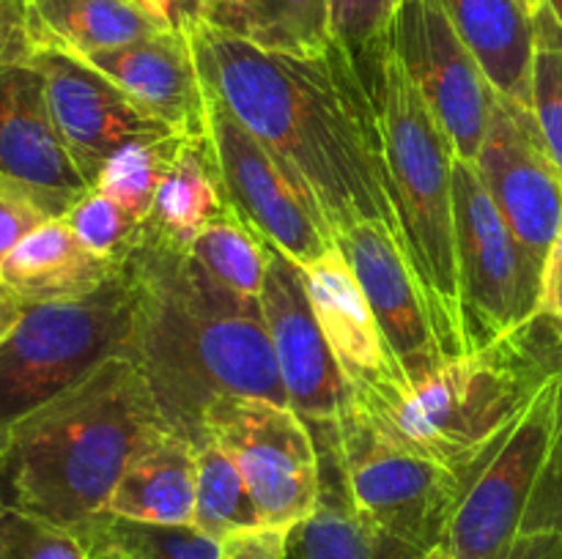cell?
Instances as JSON below:
<instances>
[{
    "label": "cell",
    "mask_w": 562,
    "mask_h": 559,
    "mask_svg": "<svg viewBox=\"0 0 562 559\" xmlns=\"http://www.w3.org/2000/svg\"><path fill=\"white\" fill-rule=\"evenodd\" d=\"M497 559H562V529L521 532Z\"/></svg>",
    "instance_id": "cell-40"
},
{
    "label": "cell",
    "mask_w": 562,
    "mask_h": 559,
    "mask_svg": "<svg viewBox=\"0 0 562 559\" xmlns=\"http://www.w3.org/2000/svg\"><path fill=\"white\" fill-rule=\"evenodd\" d=\"M47 219L53 217L31 192L0 175V266L25 236Z\"/></svg>",
    "instance_id": "cell-35"
},
{
    "label": "cell",
    "mask_w": 562,
    "mask_h": 559,
    "mask_svg": "<svg viewBox=\"0 0 562 559\" xmlns=\"http://www.w3.org/2000/svg\"><path fill=\"white\" fill-rule=\"evenodd\" d=\"M44 77L49 113L88 184H97L102 164L132 140L179 137L143 113L115 82L75 55L38 49L31 55Z\"/></svg>",
    "instance_id": "cell-15"
},
{
    "label": "cell",
    "mask_w": 562,
    "mask_h": 559,
    "mask_svg": "<svg viewBox=\"0 0 562 559\" xmlns=\"http://www.w3.org/2000/svg\"><path fill=\"white\" fill-rule=\"evenodd\" d=\"M22 312H25V301H22L14 290H9L3 283H0V343L14 332Z\"/></svg>",
    "instance_id": "cell-42"
},
{
    "label": "cell",
    "mask_w": 562,
    "mask_h": 559,
    "mask_svg": "<svg viewBox=\"0 0 562 559\" xmlns=\"http://www.w3.org/2000/svg\"><path fill=\"white\" fill-rule=\"evenodd\" d=\"M25 31L33 53L82 55L168 31L126 0H25Z\"/></svg>",
    "instance_id": "cell-23"
},
{
    "label": "cell",
    "mask_w": 562,
    "mask_h": 559,
    "mask_svg": "<svg viewBox=\"0 0 562 559\" xmlns=\"http://www.w3.org/2000/svg\"><path fill=\"white\" fill-rule=\"evenodd\" d=\"M547 480L552 486L562 488V365L558 370V409H554V444H552V458H549Z\"/></svg>",
    "instance_id": "cell-41"
},
{
    "label": "cell",
    "mask_w": 562,
    "mask_h": 559,
    "mask_svg": "<svg viewBox=\"0 0 562 559\" xmlns=\"http://www.w3.org/2000/svg\"><path fill=\"white\" fill-rule=\"evenodd\" d=\"M0 493H3V477H0Z\"/></svg>",
    "instance_id": "cell-47"
},
{
    "label": "cell",
    "mask_w": 562,
    "mask_h": 559,
    "mask_svg": "<svg viewBox=\"0 0 562 559\" xmlns=\"http://www.w3.org/2000/svg\"><path fill=\"white\" fill-rule=\"evenodd\" d=\"M0 559H93L80 535L16 507L0 493Z\"/></svg>",
    "instance_id": "cell-34"
},
{
    "label": "cell",
    "mask_w": 562,
    "mask_h": 559,
    "mask_svg": "<svg viewBox=\"0 0 562 559\" xmlns=\"http://www.w3.org/2000/svg\"><path fill=\"white\" fill-rule=\"evenodd\" d=\"M373 104L395 239L426 299L439 349L448 360H456L470 354L456 272L453 168L459 157L445 126L393 53V44Z\"/></svg>",
    "instance_id": "cell-4"
},
{
    "label": "cell",
    "mask_w": 562,
    "mask_h": 559,
    "mask_svg": "<svg viewBox=\"0 0 562 559\" xmlns=\"http://www.w3.org/2000/svg\"><path fill=\"white\" fill-rule=\"evenodd\" d=\"M80 60L179 137H206V91L187 31H159L124 47L82 55Z\"/></svg>",
    "instance_id": "cell-18"
},
{
    "label": "cell",
    "mask_w": 562,
    "mask_h": 559,
    "mask_svg": "<svg viewBox=\"0 0 562 559\" xmlns=\"http://www.w3.org/2000/svg\"><path fill=\"white\" fill-rule=\"evenodd\" d=\"M472 164L516 239L547 266L562 236V173L532 110L494 93L486 140Z\"/></svg>",
    "instance_id": "cell-13"
},
{
    "label": "cell",
    "mask_w": 562,
    "mask_h": 559,
    "mask_svg": "<svg viewBox=\"0 0 562 559\" xmlns=\"http://www.w3.org/2000/svg\"><path fill=\"white\" fill-rule=\"evenodd\" d=\"M338 471V466H335ZM423 554L362 518L346 493L344 477L324 486L311 518L289 529L285 559H420Z\"/></svg>",
    "instance_id": "cell-26"
},
{
    "label": "cell",
    "mask_w": 562,
    "mask_h": 559,
    "mask_svg": "<svg viewBox=\"0 0 562 559\" xmlns=\"http://www.w3.org/2000/svg\"><path fill=\"white\" fill-rule=\"evenodd\" d=\"M192 526L220 543L236 532L263 526L239 466L212 438H203L195 447V521Z\"/></svg>",
    "instance_id": "cell-27"
},
{
    "label": "cell",
    "mask_w": 562,
    "mask_h": 559,
    "mask_svg": "<svg viewBox=\"0 0 562 559\" xmlns=\"http://www.w3.org/2000/svg\"><path fill=\"white\" fill-rule=\"evenodd\" d=\"M187 137H159V140H132L121 146L97 175V190L113 197L137 225L151 217L159 184Z\"/></svg>",
    "instance_id": "cell-31"
},
{
    "label": "cell",
    "mask_w": 562,
    "mask_h": 559,
    "mask_svg": "<svg viewBox=\"0 0 562 559\" xmlns=\"http://www.w3.org/2000/svg\"><path fill=\"white\" fill-rule=\"evenodd\" d=\"M494 91L530 107L536 16L521 0H442Z\"/></svg>",
    "instance_id": "cell-22"
},
{
    "label": "cell",
    "mask_w": 562,
    "mask_h": 559,
    "mask_svg": "<svg viewBox=\"0 0 562 559\" xmlns=\"http://www.w3.org/2000/svg\"><path fill=\"white\" fill-rule=\"evenodd\" d=\"M530 110L562 173V22L549 3L536 14Z\"/></svg>",
    "instance_id": "cell-32"
},
{
    "label": "cell",
    "mask_w": 562,
    "mask_h": 559,
    "mask_svg": "<svg viewBox=\"0 0 562 559\" xmlns=\"http://www.w3.org/2000/svg\"><path fill=\"white\" fill-rule=\"evenodd\" d=\"M536 323L549 334L554 351L562 356V236L552 247L543 266L541 305H538Z\"/></svg>",
    "instance_id": "cell-36"
},
{
    "label": "cell",
    "mask_w": 562,
    "mask_h": 559,
    "mask_svg": "<svg viewBox=\"0 0 562 559\" xmlns=\"http://www.w3.org/2000/svg\"><path fill=\"white\" fill-rule=\"evenodd\" d=\"M187 33L203 85L302 175L335 236L357 223L395 233L376 104L338 47L316 58L263 53L201 20Z\"/></svg>",
    "instance_id": "cell-1"
},
{
    "label": "cell",
    "mask_w": 562,
    "mask_h": 559,
    "mask_svg": "<svg viewBox=\"0 0 562 559\" xmlns=\"http://www.w3.org/2000/svg\"><path fill=\"white\" fill-rule=\"evenodd\" d=\"M64 223L88 252L108 263H124L140 233V225L97 186H91L80 201L71 203L69 212L64 214Z\"/></svg>",
    "instance_id": "cell-33"
},
{
    "label": "cell",
    "mask_w": 562,
    "mask_h": 559,
    "mask_svg": "<svg viewBox=\"0 0 562 559\" xmlns=\"http://www.w3.org/2000/svg\"><path fill=\"white\" fill-rule=\"evenodd\" d=\"M547 3H549V9L554 11V16L562 22V0H547Z\"/></svg>",
    "instance_id": "cell-45"
},
{
    "label": "cell",
    "mask_w": 562,
    "mask_h": 559,
    "mask_svg": "<svg viewBox=\"0 0 562 559\" xmlns=\"http://www.w3.org/2000/svg\"><path fill=\"white\" fill-rule=\"evenodd\" d=\"M203 438L239 466L263 526L294 529L322 499V458L291 406L223 395L203 409Z\"/></svg>",
    "instance_id": "cell-9"
},
{
    "label": "cell",
    "mask_w": 562,
    "mask_h": 559,
    "mask_svg": "<svg viewBox=\"0 0 562 559\" xmlns=\"http://www.w3.org/2000/svg\"><path fill=\"white\" fill-rule=\"evenodd\" d=\"M420 559H453V557H450V554L445 551L442 546H437V548H431V551H428V554H423Z\"/></svg>",
    "instance_id": "cell-43"
},
{
    "label": "cell",
    "mask_w": 562,
    "mask_h": 559,
    "mask_svg": "<svg viewBox=\"0 0 562 559\" xmlns=\"http://www.w3.org/2000/svg\"><path fill=\"white\" fill-rule=\"evenodd\" d=\"M335 244L360 280L401 376L409 387L426 381L448 356L439 349L426 299L395 233L379 223H357L335 236Z\"/></svg>",
    "instance_id": "cell-16"
},
{
    "label": "cell",
    "mask_w": 562,
    "mask_h": 559,
    "mask_svg": "<svg viewBox=\"0 0 562 559\" xmlns=\"http://www.w3.org/2000/svg\"><path fill=\"white\" fill-rule=\"evenodd\" d=\"M267 252V283L258 301L285 398L305 422L329 425L346 414L355 395L313 312L302 266L269 241Z\"/></svg>",
    "instance_id": "cell-14"
},
{
    "label": "cell",
    "mask_w": 562,
    "mask_h": 559,
    "mask_svg": "<svg viewBox=\"0 0 562 559\" xmlns=\"http://www.w3.org/2000/svg\"><path fill=\"white\" fill-rule=\"evenodd\" d=\"M91 554L113 551L121 559H220L223 543L203 535L198 526L140 524L104 513L82 535Z\"/></svg>",
    "instance_id": "cell-30"
},
{
    "label": "cell",
    "mask_w": 562,
    "mask_h": 559,
    "mask_svg": "<svg viewBox=\"0 0 562 559\" xmlns=\"http://www.w3.org/2000/svg\"><path fill=\"white\" fill-rule=\"evenodd\" d=\"M33 55L25 31V0H0V64Z\"/></svg>",
    "instance_id": "cell-38"
},
{
    "label": "cell",
    "mask_w": 562,
    "mask_h": 559,
    "mask_svg": "<svg viewBox=\"0 0 562 559\" xmlns=\"http://www.w3.org/2000/svg\"><path fill=\"white\" fill-rule=\"evenodd\" d=\"M404 0H329L333 44L349 58L357 77L376 96L390 55L393 22Z\"/></svg>",
    "instance_id": "cell-29"
},
{
    "label": "cell",
    "mask_w": 562,
    "mask_h": 559,
    "mask_svg": "<svg viewBox=\"0 0 562 559\" xmlns=\"http://www.w3.org/2000/svg\"><path fill=\"white\" fill-rule=\"evenodd\" d=\"M187 252L225 288L247 299H261L269 263L267 239L258 236L231 206L201 230Z\"/></svg>",
    "instance_id": "cell-28"
},
{
    "label": "cell",
    "mask_w": 562,
    "mask_h": 559,
    "mask_svg": "<svg viewBox=\"0 0 562 559\" xmlns=\"http://www.w3.org/2000/svg\"><path fill=\"white\" fill-rule=\"evenodd\" d=\"M560 365V356L536 351L530 323L503 343L445 360L415 387L355 403L390 436L448 466L470 486L483 460L508 436L538 387Z\"/></svg>",
    "instance_id": "cell-5"
},
{
    "label": "cell",
    "mask_w": 562,
    "mask_h": 559,
    "mask_svg": "<svg viewBox=\"0 0 562 559\" xmlns=\"http://www.w3.org/2000/svg\"><path fill=\"white\" fill-rule=\"evenodd\" d=\"M390 44L448 132L456 157L475 162L497 91L450 22L442 0H404Z\"/></svg>",
    "instance_id": "cell-12"
},
{
    "label": "cell",
    "mask_w": 562,
    "mask_h": 559,
    "mask_svg": "<svg viewBox=\"0 0 562 559\" xmlns=\"http://www.w3.org/2000/svg\"><path fill=\"white\" fill-rule=\"evenodd\" d=\"M119 269L88 252L64 217H53L14 247L0 266V283L25 305L71 301L102 288Z\"/></svg>",
    "instance_id": "cell-20"
},
{
    "label": "cell",
    "mask_w": 562,
    "mask_h": 559,
    "mask_svg": "<svg viewBox=\"0 0 562 559\" xmlns=\"http://www.w3.org/2000/svg\"><path fill=\"white\" fill-rule=\"evenodd\" d=\"M206 91V140L212 146L214 164L223 181L228 206L300 263L302 269L335 247V233L327 223L322 203L272 148L263 146L217 93Z\"/></svg>",
    "instance_id": "cell-10"
},
{
    "label": "cell",
    "mask_w": 562,
    "mask_h": 559,
    "mask_svg": "<svg viewBox=\"0 0 562 559\" xmlns=\"http://www.w3.org/2000/svg\"><path fill=\"white\" fill-rule=\"evenodd\" d=\"M195 447L173 427L154 436L121 475L108 513L140 524L192 526L195 521Z\"/></svg>",
    "instance_id": "cell-21"
},
{
    "label": "cell",
    "mask_w": 562,
    "mask_h": 559,
    "mask_svg": "<svg viewBox=\"0 0 562 559\" xmlns=\"http://www.w3.org/2000/svg\"><path fill=\"white\" fill-rule=\"evenodd\" d=\"M302 272H305L313 312L322 323L324 338L349 381L355 400L371 403L395 389L409 387L395 367L371 305L362 294L360 280L355 277L338 244Z\"/></svg>",
    "instance_id": "cell-19"
},
{
    "label": "cell",
    "mask_w": 562,
    "mask_h": 559,
    "mask_svg": "<svg viewBox=\"0 0 562 559\" xmlns=\"http://www.w3.org/2000/svg\"><path fill=\"white\" fill-rule=\"evenodd\" d=\"M521 3H525V5H527V11H530V14L536 16L538 11H541V5L547 3V0H521Z\"/></svg>",
    "instance_id": "cell-44"
},
{
    "label": "cell",
    "mask_w": 562,
    "mask_h": 559,
    "mask_svg": "<svg viewBox=\"0 0 562 559\" xmlns=\"http://www.w3.org/2000/svg\"><path fill=\"white\" fill-rule=\"evenodd\" d=\"M285 543H289V529L256 526L225 537L220 559H285Z\"/></svg>",
    "instance_id": "cell-37"
},
{
    "label": "cell",
    "mask_w": 562,
    "mask_h": 559,
    "mask_svg": "<svg viewBox=\"0 0 562 559\" xmlns=\"http://www.w3.org/2000/svg\"><path fill=\"white\" fill-rule=\"evenodd\" d=\"M137 296L126 258L115 277L71 301L25 305L0 343V438L113 356H130Z\"/></svg>",
    "instance_id": "cell-6"
},
{
    "label": "cell",
    "mask_w": 562,
    "mask_h": 559,
    "mask_svg": "<svg viewBox=\"0 0 562 559\" xmlns=\"http://www.w3.org/2000/svg\"><path fill=\"white\" fill-rule=\"evenodd\" d=\"M126 269L137 296L130 356L176 433L203 442V409L223 395L289 406L261 301L225 288L190 252L143 230Z\"/></svg>",
    "instance_id": "cell-2"
},
{
    "label": "cell",
    "mask_w": 562,
    "mask_h": 559,
    "mask_svg": "<svg viewBox=\"0 0 562 559\" xmlns=\"http://www.w3.org/2000/svg\"><path fill=\"white\" fill-rule=\"evenodd\" d=\"M318 427L329 431V458L362 518L420 554L442 546L467 488L456 471L390 436L355 398L344 417Z\"/></svg>",
    "instance_id": "cell-7"
},
{
    "label": "cell",
    "mask_w": 562,
    "mask_h": 559,
    "mask_svg": "<svg viewBox=\"0 0 562 559\" xmlns=\"http://www.w3.org/2000/svg\"><path fill=\"white\" fill-rule=\"evenodd\" d=\"M0 175L31 192L49 217H64L91 190L55 126L31 58L0 64Z\"/></svg>",
    "instance_id": "cell-17"
},
{
    "label": "cell",
    "mask_w": 562,
    "mask_h": 559,
    "mask_svg": "<svg viewBox=\"0 0 562 559\" xmlns=\"http://www.w3.org/2000/svg\"><path fill=\"white\" fill-rule=\"evenodd\" d=\"M453 192L461 318L475 354L536 321L543 263L516 239L475 164L456 159Z\"/></svg>",
    "instance_id": "cell-8"
},
{
    "label": "cell",
    "mask_w": 562,
    "mask_h": 559,
    "mask_svg": "<svg viewBox=\"0 0 562 559\" xmlns=\"http://www.w3.org/2000/svg\"><path fill=\"white\" fill-rule=\"evenodd\" d=\"M198 20L263 53L327 55L329 0H201Z\"/></svg>",
    "instance_id": "cell-24"
},
{
    "label": "cell",
    "mask_w": 562,
    "mask_h": 559,
    "mask_svg": "<svg viewBox=\"0 0 562 559\" xmlns=\"http://www.w3.org/2000/svg\"><path fill=\"white\" fill-rule=\"evenodd\" d=\"M93 559H121V557L113 551H99V554H93Z\"/></svg>",
    "instance_id": "cell-46"
},
{
    "label": "cell",
    "mask_w": 562,
    "mask_h": 559,
    "mask_svg": "<svg viewBox=\"0 0 562 559\" xmlns=\"http://www.w3.org/2000/svg\"><path fill=\"white\" fill-rule=\"evenodd\" d=\"M558 373L532 395L525 414L494 447L459 499L442 548L453 559H497L530 532L554 444Z\"/></svg>",
    "instance_id": "cell-11"
},
{
    "label": "cell",
    "mask_w": 562,
    "mask_h": 559,
    "mask_svg": "<svg viewBox=\"0 0 562 559\" xmlns=\"http://www.w3.org/2000/svg\"><path fill=\"white\" fill-rule=\"evenodd\" d=\"M228 208L223 181L206 137L181 140L154 201L143 233L162 239L179 250H190L201 230Z\"/></svg>",
    "instance_id": "cell-25"
},
{
    "label": "cell",
    "mask_w": 562,
    "mask_h": 559,
    "mask_svg": "<svg viewBox=\"0 0 562 559\" xmlns=\"http://www.w3.org/2000/svg\"><path fill=\"white\" fill-rule=\"evenodd\" d=\"M168 427L137 362L113 356L0 438L3 497L82 537L132 458Z\"/></svg>",
    "instance_id": "cell-3"
},
{
    "label": "cell",
    "mask_w": 562,
    "mask_h": 559,
    "mask_svg": "<svg viewBox=\"0 0 562 559\" xmlns=\"http://www.w3.org/2000/svg\"><path fill=\"white\" fill-rule=\"evenodd\" d=\"M126 3L137 5L143 14H148L168 31H187L198 20L201 0H126Z\"/></svg>",
    "instance_id": "cell-39"
}]
</instances>
